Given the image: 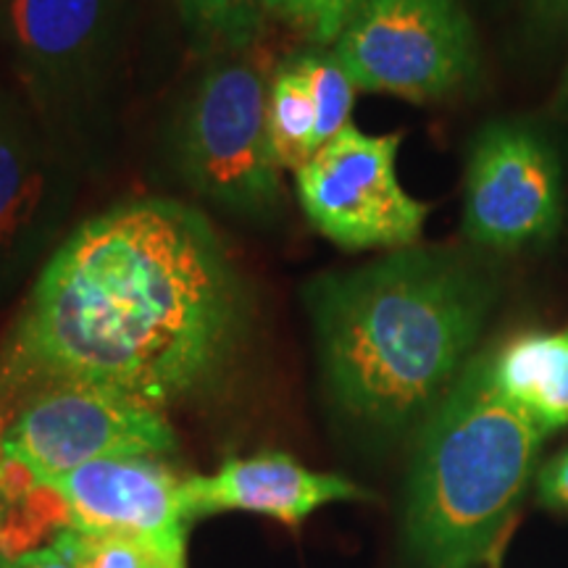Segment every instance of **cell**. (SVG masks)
Segmentation results:
<instances>
[{
  "instance_id": "cell-16",
  "label": "cell",
  "mask_w": 568,
  "mask_h": 568,
  "mask_svg": "<svg viewBox=\"0 0 568 568\" xmlns=\"http://www.w3.org/2000/svg\"><path fill=\"white\" fill-rule=\"evenodd\" d=\"M182 21L203 45L237 53L264 27V0H176Z\"/></svg>"
},
{
  "instance_id": "cell-8",
  "label": "cell",
  "mask_w": 568,
  "mask_h": 568,
  "mask_svg": "<svg viewBox=\"0 0 568 568\" xmlns=\"http://www.w3.org/2000/svg\"><path fill=\"white\" fill-rule=\"evenodd\" d=\"M564 222V174L548 140L524 124L485 126L468 151L464 232L495 251L548 243Z\"/></svg>"
},
{
  "instance_id": "cell-19",
  "label": "cell",
  "mask_w": 568,
  "mask_h": 568,
  "mask_svg": "<svg viewBox=\"0 0 568 568\" xmlns=\"http://www.w3.org/2000/svg\"><path fill=\"white\" fill-rule=\"evenodd\" d=\"M537 497L545 508L568 514V450H560L539 468Z\"/></svg>"
},
{
  "instance_id": "cell-7",
  "label": "cell",
  "mask_w": 568,
  "mask_h": 568,
  "mask_svg": "<svg viewBox=\"0 0 568 568\" xmlns=\"http://www.w3.org/2000/svg\"><path fill=\"white\" fill-rule=\"evenodd\" d=\"M176 447L163 410L113 389L51 382L21 403L0 453L24 460L40 481L103 458H161Z\"/></svg>"
},
{
  "instance_id": "cell-11",
  "label": "cell",
  "mask_w": 568,
  "mask_h": 568,
  "mask_svg": "<svg viewBox=\"0 0 568 568\" xmlns=\"http://www.w3.org/2000/svg\"><path fill=\"white\" fill-rule=\"evenodd\" d=\"M182 495L190 521L224 510H245L272 516L290 527L329 503L374 497L339 474L311 471L287 453H258L226 460L219 471L184 479Z\"/></svg>"
},
{
  "instance_id": "cell-13",
  "label": "cell",
  "mask_w": 568,
  "mask_h": 568,
  "mask_svg": "<svg viewBox=\"0 0 568 568\" xmlns=\"http://www.w3.org/2000/svg\"><path fill=\"white\" fill-rule=\"evenodd\" d=\"M497 387L548 435L568 426V329L527 332L493 351Z\"/></svg>"
},
{
  "instance_id": "cell-23",
  "label": "cell",
  "mask_w": 568,
  "mask_h": 568,
  "mask_svg": "<svg viewBox=\"0 0 568 568\" xmlns=\"http://www.w3.org/2000/svg\"><path fill=\"white\" fill-rule=\"evenodd\" d=\"M161 568H176V566H161Z\"/></svg>"
},
{
  "instance_id": "cell-17",
  "label": "cell",
  "mask_w": 568,
  "mask_h": 568,
  "mask_svg": "<svg viewBox=\"0 0 568 568\" xmlns=\"http://www.w3.org/2000/svg\"><path fill=\"white\" fill-rule=\"evenodd\" d=\"M53 550H59L71 568H184V560H172L142 539L109 535V531L63 529L53 537Z\"/></svg>"
},
{
  "instance_id": "cell-12",
  "label": "cell",
  "mask_w": 568,
  "mask_h": 568,
  "mask_svg": "<svg viewBox=\"0 0 568 568\" xmlns=\"http://www.w3.org/2000/svg\"><path fill=\"white\" fill-rule=\"evenodd\" d=\"M61 166L24 109L0 95V268L45 243L63 211Z\"/></svg>"
},
{
  "instance_id": "cell-4",
  "label": "cell",
  "mask_w": 568,
  "mask_h": 568,
  "mask_svg": "<svg viewBox=\"0 0 568 568\" xmlns=\"http://www.w3.org/2000/svg\"><path fill=\"white\" fill-rule=\"evenodd\" d=\"M184 182L219 209L272 222L284 205V169L268 134V77L245 59L203 71L182 113Z\"/></svg>"
},
{
  "instance_id": "cell-10",
  "label": "cell",
  "mask_w": 568,
  "mask_h": 568,
  "mask_svg": "<svg viewBox=\"0 0 568 568\" xmlns=\"http://www.w3.org/2000/svg\"><path fill=\"white\" fill-rule=\"evenodd\" d=\"M113 0H0V21L21 74L42 103L88 80L111 32Z\"/></svg>"
},
{
  "instance_id": "cell-20",
  "label": "cell",
  "mask_w": 568,
  "mask_h": 568,
  "mask_svg": "<svg viewBox=\"0 0 568 568\" xmlns=\"http://www.w3.org/2000/svg\"><path fill=\"white\" fill-rule=\"evenodd\" d=\"M0 568H71L59 550L53 548H40L27 552V556L0 560Z\"/></svg>"
},
{
  "instance_id": "cell-21",
  "label": "cell",
  "mask_w": 568,
  "mask_h": 568,
  "mask_svg": "<svg viewBox=\"0 0 568 568\" xmlns=\"http://www.w3.org/2000/svg\"><path fill=\"white\" fill-rule=\"evenodd\" d=\"M535 13L542 21L568 19V0H535Z\"/></svg>"
},
{
  "instance_id": "cell-3",
  "label": "cell",
  "mask_w": 568,
  "mask_h": 568,
  "mask_svg": "<svg viewBox=\"0 0 568 568\" xmlns=\"http://www.w3.org/2000/svg\"><path fill=\"white\" fill-rule=\"evenodd\" d=\"M548 432L497 387L479 353L422 426L406 535L424 568H479L500 550Z\"/></svg>"
},
{
  "instance_id": "cell-5",
  "label": "cell",
  "mask_w": 568,
  "mask_h": 568,
  "mask_svg": "<svg viewBox=\"0 0 568 568\" xmlns=\"http://www.w3.org/2000/svg\"><path fill=\"white\" fill-rule=\"evenodd\" d=\"M332 51L358 90L416 103L453 95L479 69L460 0H368Z\"/></svg>"
},
{
  "instance_id": "cell-14",
  "label": "cell",
  "mask_w": 568,
  "mask_h": 568,
  "mask_svg": "<svg viewBox=\"0 0 568 568\" xmlns=\"http://www.w3.org/2000/svg\"><path fill=\"white\" fill-rule=\"evenodd\" d=\"M268 134L282 169L297 172L318 153L314 98L290 55L268 80Z\"/></svg>"
},
{
  "instance_id": "cell-2",
  "label": "cell",
  "mask_w": 568,
  "mask_h": 568,
  "mask_svg": "<svg viewBox=\"0 0 568 568\" xmlns=\"http://www.w3.org/2000/svg\"><path fill=\"white\" fill-rule=\"evenodd\" d=\"M495 282L453 251L403 247L308 284L318 358L337 408L379 432L426 422L471 361Z\"/></svg>"
},
{
  "instance_id": "cell-1",
  "label": "cell",
  "mask_w": 568,
  "mask_h": 568,
  "mask_svg": "<svg viewBox=\"0 0 568 568\" xmlns=\"http://www.w3.org/2000/svg\"><path fill=\"white\" fill-rule=\"evenodd\" d=\"M253 303L237 261L193 205L148 197L77 226L42 266L0 351V408L82 382L166 414L237 364Z\"/></svg>"
},
{
  "instance_id": "cell-15",
  "label": "cell",
  "mask_w": 568,
  "mask_h": 568,
  "mask_svg": "<svg viewBox=\"0 0 568 568\" xmlns=\"http://www.w3.org/2000/svg\"><path fill=\"white\" fill-rule=\"evenodd\" d=\"M295 67L301 69L303 80L308 82L311 98L316 105V142L318 151L329 140L351 124V113L355 103V84L335 51L329 48H305L290 55Z\"/></svg>"
},
{
  "instance_id": "cell-22",
  "label": "cell",
  "mask_w": 568,
  "mask_h": 568,
  "mask_svg": "<svg viewBox=\"0 0 568 568\" xmlns=\"http://www.w3.org/2000/svg\"><path fill=\"white\" fill-rule=\"evenodd\" d=\"M558 105L568 111V67L564 71V82H560V90H558Z\"/></svg>"
},
{
  "instance_id": "cell-18",
  "label": "cell",
  "mask_w": 568,
  "mask_h": 568,
  "mask_svg": "<svg viewBox=\"0 0 568 568\" xmlns=\"http://www.w3.org/2000/svg\"><path fill=\"white\" fill-rule=\"evenodd\" d=\"M368 0H264L268 17L301 32L311 45L335 48Z\"/></svg>"
},
{
  "instance_id": "cell-9",
  "label": "cell",
  "mask_w": 568,
  "mask_h": 568,
  "mask_svg": "<svg viewBox=\"0 0 568 568\" xmlns=\"http://www.w3.org/2000/svg\"><path fill=\"white\" fill-rule=\"evenodd\" d=\"M67 500L71 527L109 531L184 560V479L161 458H103L45 479Z\"/></svg>"
},
{
  "instance_id": "cell-6",
  "label": "cell",
  "mask_w": 568,
  "mask_h": 568,
  "mask_svg": "<svg viewBox=\"0 0 568 568\" xmlns=\"http://www.w3.org/2000/svg\"><path fill=\"white\" fill-rule=\"evenodd\" d=\"M400 134H366L347 124L295 172V193L311 224L343 251L414 247L429 205L397 180Z\"/></svg>"
}]
</instances>
